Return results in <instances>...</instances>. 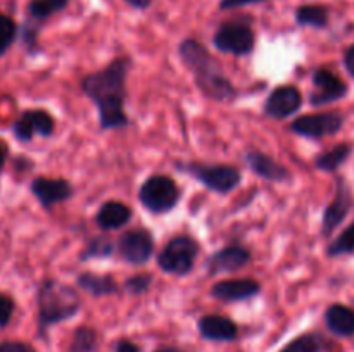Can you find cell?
Listing matches in <instances>:
<instances>
[{"instance_id":"6da1fadb","label":"cell","mask_w":354,"mask_h":352,"mask_svg":"<svg viewBox=\"0 0 354 352\" xmlns=\"http://www.w3.org/2000/svg\"><path fill=\"white\" fill-rule=\"evenodd\" d=\"M131 68L133 59L130 55H120L104 68L85 75L80 81L83 95L97 107L100 130H123L131 124L127 113V81Z\"/></svg>"},{"instance_id":"7a4b0ae2","label":"cell","mask_w":354,"mask_h":352,"mask_svg":"<svg viewBox=\"0 0 354 352\" xmlns=\"http://www.w3.org/2000/svg\"><path fill=\"white\" fill-rule=\"evenodd\" d=\"M180 61L192 75L194 83L206 99L213 102L228 104L239 95L237 86L234 85L220 61L207 50L206 45L196 38H183L176 48Z\"/></svg>"},{"instance_id":"3957f363","label":"cell","mask_w":354,"mask_h":352,"mask_svg":"<svg viewBox=\"0 0 354 352\" xmlns=\"http://www.w3.org/2000/svg\"><path fill=\"white\" fill-rule=\"evenodd\" d=\"M38 337L45 338L47 331L55 324L75 317L82 309V297L76 286L57 278L41 280L37 286Z\"/></svg>"},{"instance_id":"277c9868","label":"cell","mask_w":354,"mask_h":352,"mask_svg":"<svg viewBox=\"0 0 354 352\" xmlns=\"http://www.w3.org/2000/svg\"><path fill=\"white\" fill-rule=\"evenodd\" d=\"M201 254V244L192 235H175L166 242L165 247L159 251L158 268L162 273L178 278H185L196 268L197 257Z\"/></svg>"},{"instance_id":"5b68a950","label":"cell","mask_w":354,"mask_h":352,"mask_svg":"<svg viewBox=\"0 0 354 352\" xmlns=\"http://www.w3.org/2000/svg\"><path fill=\"white\" fill-rule=\"evenodd\" d=\"M175 169L185 173L218 195H228L242 183L241 169L230 164H207V162H175Z\"/></svg>"},{"instance_id":"8992f818","label":"cell","mask_w":354,"mask_h":352,"mask_svg":"<svg viewBox=\"0 0 354 352\" xmlns=\"http://www.w3.org/2000/svg\"><path fill=\"white\" fill-rule=\"evenodd\" d=\"M138 200L149 213L168 214L182 200V188L169 175L154 173L138 188Z\"/></svg>"},{"instance_id":"52a82bcc","label":"cell","mask_w":354,"mask_h":352,"mask_svg":"<svg viewBox=\"0 0 354 352\" xmlns=\"http://www.w3.org/2000/svg\"><path fill=\"white\" fill-rule=\"evenodd\" d=\"M213 47L221 54L248 57L254 52L256 33L245 19H230L221 23L213 35Z\"/></svg>"},{"instance_id":"ba28073f","label":"cell","mask_w":354,"mask_h":352,"mask_svg":"<svg viewBox=\"0 0 354 352\" xmlns=\"http://www.w3.org/2000/svg\"><path fill=\"white\" fill-rule=\"evenodd\" d=\"M346 117L339 110H324V113L303 114L290 123V131L297 137L322 140V138L334 137L344 128Z\"/></svg>"},{"instance_id":"9c48e42d","label":"cell","mask_w":354,"mask_h":352,"mask_svg":"<svg viewBox=\"0 0 354 352\" xmlns=\"http://www.w3.org/2000/svg\"><path fill=\"white\" fill-rule=\"evenodd\" d=\"M156 238L149 228L135 226L123 231L116 240V252L127 264L144 266L154 255Z\"/></svg>"},{"instance_id":"30bf717a","label":"cell","mask_w":354,"mask_h":352,"mask_svg":"<svg viewBox=\"0 0 354 352\" xmlns=\"http://www.w3.org/2000/svg\"><path fill=\"white\" fill-rule=\"evenodd\" d=\"M311 83H313V92L310 93L311 107L330 106V104H335L348 97V83L330 68L322 66V68L315 69Z\"/></svg>"},{"instance_id":"8fae6325","label":"cell","mask_w":354,"mask_h":352,"mask_svg":"<svg viewBox=\"0 0 354 352\" xmlns=\"http://www.w3.org/2000/svg\"><path fill=\"white\" fill-rule=\"evenodd\" d=\"M354 207V193L351 185L346 182L344 176L335 178L334 199L327 204L322 216V237H330L339 226L351 214Z\"/></svg>"},{"instance_id":"7c38bea8","label":"cell","mask_w":354,"mask_h":352,"mask_svg":"<svg viewBox=\"0 0 354 352\" xmlns=\"http://www.w3.org/2000/svg\"><path fill=\"white\" fill-rule=\"evenodd\" d=\"M251 261L252 252L245 245L227 244L207 255L204 268H206L207 276L228 275V273H237L244 269L245 266L251 264Z\"/></svg>"},{"instance_id":"4fadbf2b","label":"cell","mask_w":354,"mask_h":352,"mask_svg":"<svg viewBox=\"0 0 354 352\" xmlns=\"http://www.w3.org/2000/svg\"><path fill=\"white\" fill-rule=\"evenodd\" d=\"M303 93L294 85L275 86L263 104V114L270 119L283 121L297 114L303 107Z\"/></svg>"},{"instance_id":"5bb4252c","label":"cell","mask_w":354,"mask_h":352,"mask_svg":"<svg viewBox=\"0 0 354 352\" xmlns=\"http://www.w3.org/2000/svg\"><path fill=\"white\" fill-rule=\"evenodd\" d=\"M30 192L45 211H52L75 195V186L66 178H48L41 175L31 179Z\"/></svg>"},{"instance_id":"9a60e30c","label":"cell","mask_w":354,"mask_h":352,"mask_svg":"<svg viewBox=\"0 0 354 352\" xmlns=\"http://www.w3.org/2000/svg\"><path fill=\"white\" fill-rule=\"evenodd\" d=\"M261 293V283L254 278H228L214 283L209 295L223 304L245 302Z\"/></svg>"},{"instance_id":"2e32d148","label":"cell","mask_w":354,"mask_h":352,"mask_svg":"<svg viewBox=\"0 0 354 352\" xmlns=\"http://www.w3.org/2000/svg\"><path fill=\"white\" fill-rule=\"evenodd\" d=\"M245 164L249 166L252 173L259 178L266 179V182L273 183H287L292 179L289 169L283 164H280L275 157L265 154L261 150H256V148H248L244 152Z\"/></svg>"},{"instance_id":"e0dca14e","label":"cell","mask_w":354,"mask_h":352,"mask_svg":"<svg viewBox=\"0 0 354 352\" xmlns=\"http://www.w3.org/2000/svg\"><path fill=\"white\" fill-rule=\"evenodd\" d=\"M197 330L204 340L234 342L239 337V326L232 317L223 314H204L197 320Z\"/></svg>"},{"instance_id":"ac0fdd59","label":"cell","mask_w":354,"mask_h":352,"mask_svg":"<svg viewBox=\"0 0 354 352\" xmlns=\"http://www.w3.org/2000/svg\"><path fill=\"white\" fill-rule=\"evenodd\" d=\"M76 289L83 290L93 299L100 297H111L121 293V285L118 280L109 273H93V271H82L75 278Z\"/></svg>"},{"instance_id":"d6986e66","label":"cell","mask_w":354,"mask_h":352,"mask_svg":"<svg viewBox=\"0 0 354 352\" xmlns=\"http://www.w3.org/2000/svg\"><path fill=\"white\" fill-rule=\"evenodd\" d=\"M131 209L121 200H106L100 204V207L95 213V224L100 231L109 233V231L120 230L127 226L131 221Z\"/></svg>"},{"instance_id":"ffe728a7","label":"cell","mask_w":354,"mask_h":352,"mask_svg":"<svg viewBox=\"0 0 354 352\" xmlns=\"http://www.w3.org/2000/svg\"><path fill=\"white\" fill-rule=\"evenodd\" d=\"M324 321L332 335L341 338L354 337V309L346 304L334 302L325 309Z\"/></svg>"},{"instance_id":"44dd1931","label":"cell","mask_w":354,"mask_h":352,"mask_svg":"<svg viewBox=\"0 0 354 352\" xmlns=\"http://www.w3.org/2000/svg\"><path fill=\"white\" fill-rule=\"evenodd\" d=\"M294 19L299 28H313V30H325L330 23V10L320 3H304L294 12Z\"/></svg>"},{"instance_id":"7402d4cb","label":"cell","mask_w":354,"mask_h":352,"mask_svg":"<svg viewBox=\"0 0 354 352\" xmlns=\"http://www.w3.org/2000/svg\"><path fill=\"white\" fill-rule=\"evenodd\" d=\"M353 154V144H348V141H342V144L334 145L328 150L322 152L315 157L313 164L318 171L324 173H335L339 168H342L346 161L351 157Z\"/></svg>"},{"instance_id":"603a6c76","label":"cell","mask_w":354,"mask_h":352,"mask_svg":"<svg viewBox=\"0 0 354 352\" xmlns=\"http://www.w3.org/2000/svg\"><path fill=\"white\" fill-rule=\"evenodd\" d=\"M69 0H30L26 7V19L44 28V24L55 14L62 12Z\"/></svg>"},{"instance_id":"cb8c5ba5","label":"cell","mask_w":354,"mask_h":352,"mask_svg":"<svg viewBox=\"0 0 354 352\" xmlns=\"http://www.w3.org/2000/svg\"><path fill=\"white\" fill-rule=\"evenodd\" d=\"M114 252H116V245L111 240L109 235L102 231L86 242L83 251L78 254V259L82 262L92 261V259H109L113 257Z\"/></svg>"},{"instance_id":"d4e9b609","label":"cell","mask_w":354,"mask_h":352,"mask_svg":"<svg viewBox=\"0 0 354 352\" xmlns=\"http://www.w3.org/2000/svg\"><path fill=\"white\" fill-rule=\"evenodd\" d=\"M327 345L328 340L320 331H306L292 338L279 352H324Z\"/></svg>"},{"instance_id":"484cf974","label":"cell","mask_w":354,"mask_h":352,"mask_svg":"<svg viewBox=\"0 0 354 352\" xmlns=\"http://www.w3.org/2000/svg\"><path fill=\"white\" fill-rule=\"evenodd\" d=\"M99 344L100 338L95 328L82 324V326L75 328V331H73L69 352H97Z\"/></svg>"},{"instance_id":"4316f807","label":"cell","mask_w":354,"mask_h":352,"mask_svg":"<svg viewBox=\"0 0 354 352\" xmlns=\"http://www.w3.org/2000/svg\"><path fill=\"white\" fill-rule=\"evenodd\" d=\"M327 255L330 259L354 254V223L346 226L330 244L327 245Z\"/></svg>"},{"instance_id":"83f0119b","label":"cell","mask_w":354,"mask_h":352,"mask_svg":"<svg viewBox=\"0 0 354 352\" xmlns=\"http://www.w3.org/2000/svg\"><path fill=\"white\" fill-rule=\"evenodd\" d=\"M30 119L33 123L35 135L41 138H50L55 131V119L48 110L45 109H28Z\"/></svg>"},{"instance_id":"f1b7e54d","label":"cell","mask_w":354,"mask_h":352,"mask_svg":"<svg viewBox=\"0 0 354 352\" xmlns=\"http://www.w3.org/2000/svg\"><path fill=\"white\" fill-rule=\"evenodd\" d=\"M17 35H19V26L16 21L7 14L0 12V57L9 52L14 41L17 40Z\"/></svg>"},{"instance_id":"f546056e","label":"cell","mask_w":354,"mask_h":352,"mask_svg":"<svg viewBox=\"0 0 354 352\" xmlns=\"http://www.w3.org/2000/svg\"><path fill=\"white\" fill-rule=\"evenodd\" d=\"M40 33H41V26L24 19L17 37L21 38V43H23L24 50H26L30 55L38 54V50H40V45H38V41H40Z\"/></svg>"},{"instance_id":"4dcf8cb0","label":"cell","mask_w":354,"mask_h":352,"mask_svg":"<svg viewBox=\"0 0 354 352\" xmlns=\"http://www.w3.org/2000/svg\"><path fill=\"white\" fill-rule=\"evenodd\" d=\"M152 280H154L152 273H137V275L128 276L123 285H121V289L130 293V295H144L151 290Z\"/></svg>"},{"instance_id":"1f68e13d","label":"cell","mask_w":354,"mask_h":352,"mask_svg":"<svg viewBox=\"0 0 354 352\" xmlns=\"http://www.w3.org/2000/svg\"><path fill=\"white\" fill-rule=\"evenodd\" d=\"M10 130H12L14 138H16L17 141H21V144H30V141L37 137V135H35V128H33V123H31L28 110H24V113L19 114V117L14 121Z\"/></svg>"},{"instance_id":"d6a6232c","label":"cell","mask_w":354,"mask_h":352,"mask_svg":"<svg viewBox=\"0 0 354 352\" xmlns=\"http://www.w3.org/2000/svg\"><path fill=\"white\" fill-rule=\"evenodd\" d=\"M16 311V300L7 293H0V328H6L10 323Z\"/></svg>"},{"instance_id":"836d02e7","label":"cell","mask_w":354,"mask_h":352,"mask_svg":"<svg viewBox=\"0 0 354 352\" xmlns=\"http://www.w3.org/2000/svg\"><path fill=\"white\" fill-rule=\"evenodd\" d=\"M0 352H37L33 345L21 340H6L0 342Z\"/></svg>"},{"instance_id":"e575fe53","label":"cell","mask_w":354,"mask_h":352,"mask_svg":"<svg viewBox=\"0 0 354 352\" xmlns=\"http://www.w3.org/2000/svg\"><path fill=\"white\" fill-rule=\"evenodd\" d=\"M268 2V0H220V10H232L239 9V7L245 6H254V3H263Z\"/></svg>"},{"instance_id":"d590c367","label":"cell","mask_w":354,"mask_h":352,"mask_svg":"<svg viewBox=\"0 0 354 352\" xmlns=\"http://www.w3.org/2000/svg\"><path fill=\"white\" fill-rule=\"evenodd\" d=\"M114 352H142V347L135 342L128 340V338H120L114 344Z\"/></svg>"},{"instance_id":"8d00e7d4","label":"cell","mask_w":354,"mask_h":352,"mask_svg":"<svg viewBox=\"0 0 354 352\" xmlns=\"http://www.w3.org/2000/svg\"><path fill=\"white\" fill-rule=\"evenodd\" d=\"M342 62H344V68L346 71H348V75L354 79V43L349 45V47L344 50Z\"/></svg>"},{"instance_id":"74e56055","label":"cell","mask_w":354,"mask_h":352,"mask_svg":"<svg viewBox=\"0 0 354 352\" xmlns=\"http://www.w3.org/2000/svg\"><path fill=\"white\" fill-rule=\"evenodd\" d=\"M123 2H127L128 6L133 7V9H137V10H145L152 6V2H154V0H123Z\"/></svg>"},{"instance_id":"f35d334b","label":"cell","mask_w":354,"mask_h":352,"mask_svg":"<svg viewBox=\"0 0 354 352\" xmlns=\"http://www.w3.org/2000/svg\"><path fill=\"white\" fill-rule=\"evenodd\" d=\"M7 157H9V147H7L3 141H0V173H2L3 168H6Z\"/></svg>"},{"instance_id":"ab89813d","label":"cell","mask_w":354,"mask_h":352,"mask_svg":"<svg viewBox=\"0 0 354 352\" xmlns=\"http://www.w3.org/2000/svg\"><path fill=\"white\" fill-rule=\"evenodd\" d=\"M154 352H185V351H182V349H178V347H171V345H168V347H159L158 351H154Z\"/></svg>"}]
</instances>
